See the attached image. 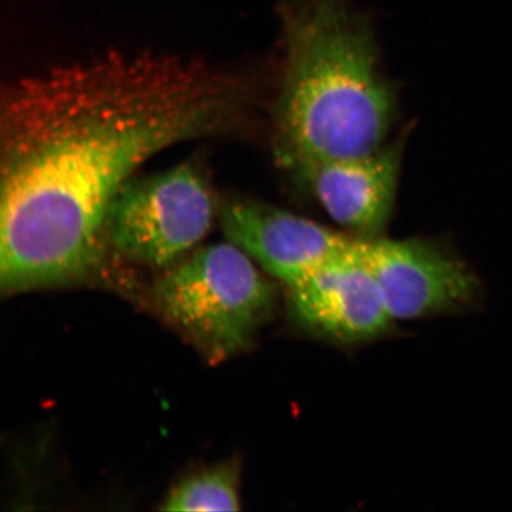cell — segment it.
Listing matches in <instances>:
<instances>
[{
  "label": "cell",
  "mask_w": 512,
  "mask_h": 512,
  "mask_svg": "<svg viewBox=\"0 0 512 512\" xmlns=\"http://www.w3.org/2000/svg\"><path fill=\"white\" fill-rule=\"evenodd\" d=\"M241 76L200 60L110 54L12 81L0 105V288L78 283L106 266L112 204L147 159L240 127Z\"/></svg>",
  "instance_id": "6da1fadb"
},
{
  "label": "cell",
  "mask_w": 512,
  "mask_h": 512,
  "mask_svg": "<svg viewBox=\"0 0 512 512\" xmlns=\"http://www.w3.org/2000/svg\"><path fill=\"white\" fill-rule=\"evenodd\" d=\"M283 73L274 156L293 172L380 149L393 123L373 17L354 0H279Z\"/></svg>",
  "instance_id": "7a4b0ae2"
},
{
  "label": "cell",
  "mask_w": 512,
  "mask_h": 512,
  "mask_svg": "<svg viewBox=\"0 0 512 512\" xmlns=\"http://www.w3.org/2000/svg\"><path fill=\"white\" fill-rule=\"evenodd\" d=\"M155 303L210 361L251 348L277 306V288L232 242L198 249L155 286Z\"/></svg>",
  "instance_id": "3957f363"
},
{
  "label": "cell",
  "mask_w": 512,
  "mask_h": 512,
  "mask_svg": "<svg viewBox=\"0 0 512 512\" xmlns=\"http://www.w3.org/2000/svg\"><path fill=\"white\" fill-rule=\"evenodd\" d=\"M214 214L206 176L196 164H179L124 185L108 213V245L126 260L170 268L207 235Z\"/></svg>",
  "instance_id": "277c9868"
},
{
  "label": "cell",
  "mask_w": 512,
  "mask_h": 512,
  "mask_svg": "<svg viewBox=\"0 0 512 512\" xmlns=\"http://www.w3.org/2000/svg\"><path fill=\"white\" fill-rule=\"evenodd\" d=\"M355 247L395 322L469 312L483 304L477 272L437 242L376 236L356 239Z\"/></svg>",
  "instance_id": "5b68a950"
},
{
  "label": "cell",
  "mask_w": 512,
  "mask_h": 512,
  "mask_svg": "<svg viewBox=\"0 0 512 512\" xmlns=\"http://www.w3.org/2000/svg\"><path fill=\"white\" fill-rule=\"evenodd\" d=\"M287 313L294 328L338 347L376 341L392 332L395 323L356 247L287 287Z\"/></svg>",
  "instance_id": "8992f818"
},
{
  "label": "cell",
  "mask_w": 512,
  "mask_h": 512,
  "mask_svg": "<svg viewBox=\"0 0 512 512\" xmlns=\"http://www.w3.org/2000/svg\"><path fill=\"white\" fill-rule=\"evenodd\" d=\"M220 219L228 241L286 288L355 248L354 239L305 217L245 198L224 201Z\"/></svg>",
  "instance_id": "52a82bcc"
},
{
  "label": "cell",
  "mask_w": 512,
  "mask_h": 512,
  "mask_svg": "<svg viewBox=\"0 0 512 512\" xmlns=\"http://www.w3.org/2000/svg\"><path fill=\"white\" fill-rule=\"evenodd\" d=\"M405 140L364 155L318 160L293 171L332 220L362 239L379 236L392 215Z\"/></svg>",
  "instance_id": "ba28073f"
},
{
  "label": "cell",
  "mask_w": 512,
  "mask_h": 512,
  "mask_svg": "<svg viewBox=\"0 0 512 512\" xmlns=\"http://www.w3.org/2000/svg\"><path fill=\"white\" fill-rule=\"evenodd\" d=\"M240 465L228 462L182 480L171 490L163 511H236L240 509Z\"/></svg>",
  "instance_id": "9c48e42d"
}]
</instances>
